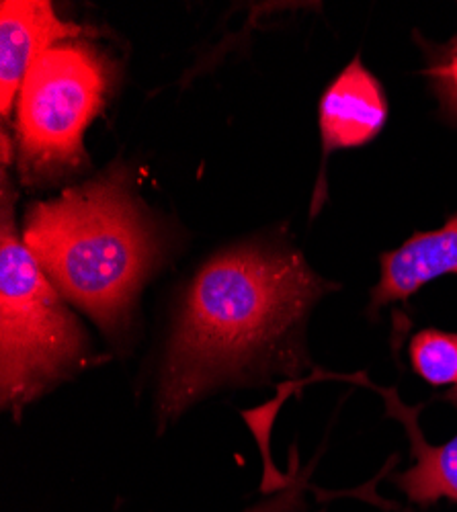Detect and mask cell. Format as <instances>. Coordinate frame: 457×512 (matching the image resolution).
Masks as SVG:
<instances>
[{
	"label": "cell",
	"mask_w": 457,
	"mask_h": 512,
	"mask_svg": "<svg viewBox=\"0 0 457 512\" xmlns=\"http://www.w3.org/2000/svg\"><path fill=\"white\" fill-rule=\"evenodd\" d=\"M109 82L107 58L82 41L54 46L33 62L15 121L25 183L58 181L87 162L82 138L105 105Z\"/></svg>",
	"instance_id": "277c9868"
},
{
	"label": "cell",
	"mask_w": 457,
	"mask_h": 512,
	"mask_svg": "<svg viewBox=\"0 0 457 512\" xmlns=\"http://www.w3.org/2000/svg\"><path fill=\"white\" fill-rule=\"evenodd\" d=\"M298 502H300V486L289 484L287 490H283L275 498H271L267 502H261V504L248 508L244 512H294Z\"/></svg>",
	"instance_id": "8fae6325"
},
{
	"label": "cell",
	"mask_w": 457,
	"mask_h": 512,
	"mask_svg": "<svg viewBox=\"0 0 457 512\" xmlns=\"http://www.w3.org/2000/svg\"><path fill=\"white\" fill-rule=\"evenodd\" d=\"M23 242L64 300L109 336L128 326L158 256L123 168L27 207Z\"/></svg>",
	"instance_id": "7a4b0ae2"
},
{
	"label": "cell",
	"mask_w": 457,
	"mask_h": 512,
	"mask_svg": "<svg viewBox=\"0 0 457 512\" xmlns=\"http://www.w3.org/2000/svg\"><path fill=\"white\" fill-rule=\"evenodd\" d=\"M15 191L3 173L0 211V400L15 416L80 369L87 332L19 238Z\"/></svg>",
	"instance_id": "3957f363"
},
{
	"label": "cell",
	"mask_w": 457,
	"mask_h": 512,
	"mask_svg": "<svg viewBox=\"0 0 457 512\" xmlns=\"http://www.w3.org/2000/svg\"><path fill=\"white\" fill-rule=\"evenodd\" d=\"M85 33V29L58 19L46 0H3L0 3V113L7 123L21 84L33 62Z\"/></svg>",
	"instance_id": "8992f818"
},
{
	"label": "cell",
	"mask_w": 457,
	"mask_h": 512,
	"mask_svg": "<svg viewBox=\"0 0 457 512\" xmlns=\"http://www.w3.org/2000/svg\"><path fill=\"white\" fill-rule=\"evenodd\" d=\"M388 97L382 82L355 58L328 84L318 107L322 138V173L316 185L312 216L320 209L326 191V160L335 150L361 148L376 140L388 121Z\"/></svg>",
	"instance_id": "5b68a950"
},
{
	"label": "cell",
	"mask_w": 457,
	"mask_h": 512,
	"mask_svg": "<svg viewBox=\"0 0 457 512\" xmlns=\"http://www.w3.org/2000/svg\"><path fill=\"white\" fill-rule=\"evenodd\" d=\"M355 377L371 390L382 394L388 414L402 422L406 437L410 441L414 465L406 469V472L394 476V484L406 494L410 502L425 508L441 498L457 502V435L443 445H431L421 433L417 420L423 404H417L414 408L404 406L396 390L373 386L363 373Z\"/></svg>",
	"instance_id": "ba28073f"
},
{
	"label": "cell",
	"mask_w": 457,
	"mask_h": 512,
	"mask_svg": "<svg viewBox=\"0 0 457 512\" xmlns=\"http://www.w3.org/2000/svg\"><path fill=\"white\" fill-rule=\"evenodd\" d=\"M330 289L298 252L244 246L214 256L183 300L160 373V416L271 357Z\"/></svg>",
	"instance_id": "6da1fadb"
},
{
	"label": "cell",
	"mask_w": 457,
	"mask_h": 512,
	"mask_svg": "<svg viewBox=\"0 0 457 512\" xmlns=\"http://www.w3.org/2000/svg\"><path fill=\"white\" fill-rule=\"evenodd\" d=\"M412 371L433 388H449L443 400L457 408V332L427 328L408 343Z\"/></svg>",
	"instance_id": "9c48e42d"
},
{
	"label": "cell",
	"mask_w": 457,
	"mask_h": 512,
	"mask_svg": "<svg viewBox=\"0 0 457 512\" xmlns=\"http://www.w3.org/2000/svg\"><path fill=\"white\" fill-rule=\"evenodd\" d=\"M427 52L425 76L439 99L441 111L447 119L457 123V37H451L443 46H431L421 41Z\"/></svg>",
	"instance_id": "30bf717a"
},
{
	"label": "cell",
	"mask_w": 457,
	"mask_h": 512,
	"mask_svg": "<svg viewBox=\"0 0 457 512\" xmlns=\"http://www.w3.org/2000/svg\"><path fill=\"white\" fill-rule=\"evenodd\" d=\"M380 283L371 289L369 312L406 302L423 285L443 275H457V213L439 230L412 234L400 248L380 259Z\"/></svg>",
	"instance_id": "52a82bcc"
}]
</instances>
